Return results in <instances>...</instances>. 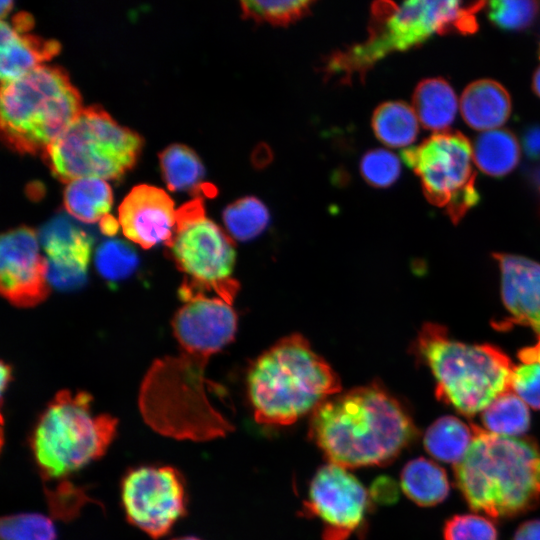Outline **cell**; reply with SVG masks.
Wrapping results in <instances>:
<instances>
[{
  "label": "cell",
  "mask_w": 540,
  "mask_h": 540,
  "mask_svg": "<svg viewBox=\"0 0 540 540\" xmlns=\"http://www.w3.org/2000/svg\"><path fill=\"white\" fill-rule=\"evenodd\" d=\"M11 378V368L3 361L1 362V392H5Z\"/></svg>",
  "instance_id": "7bdbcfd3"
},
{
  "label": "cell",
  "mask_w": 540,
  "mask_h": 540,
  "mask_svg": "<svg viewBox=\"0 0 540 540\" xmlns=\"http://www.w3.org/2000/svg\"><path fill=\"white\" fill-rule=\"evenodd\" d=\"M170 540H201V539L194 536H181V537L172 538Z\"/></svg>",
  "instance_id": "bcb514c9"
},
{
  "label": "cell",
  "mask_w": 540,
  "mask_h": 540,
  "mask_svg": "<svg viewBox=\"0 0 540 540\" xmlns=\"http://www.w3.org/2000/svg\"><path fill=\"white\" fill-rule=\"evenodd\" d=\"M209 356L182 350L152 364L139 393V409L156 432L178 440L206 441L232 431L210 402L205 378Z\"/></svg>",
  "instance_id": "5b68a950"
},
{
  "label": "cell",
  "mask_w": 540,
  "mask_h": 540,
  "mask_svg": "<svg viewBox=\"0 0 540 540\" xmlns=\"http://www.w3.org/2000/svg\"><path fill=\"white\" fill-rule=\"evenodd\" d=\"M313 2L306 0L242 1V15L257 22L287 25L309 13Z\"/></svg>",
  "instance_id": "4dcf8cb0"
},
{
  "label": "cell",
  "mask_w": 540,
  "mask_h": 540,
  "mask_svg": "<svg viewBox=\"0 0 540 540\" xmlns=\"http://www.w3.org/2000/svg\"><path fill=\"white\" fill-rule=\"evenodd\" d=\"M94 264L103 279L118 282L127 279L135 272L139 265V258L128 242L109 239L98 246Z\"/></svg>",
  "instance_id": "f546056e"
},
{
  "label": "cell",
  "mask_w": 540,
  "mask_h": 540,
  "mask_svg": "<svg viewBox=\"0 0 540 540\" xmlns=\"http://www.w3.org/2000/svg\"><path fill=\"white\" fill-rule=\"evenodd\" d=\"M513 540H540V520H530L521 524Z\"/></svg>",
  "instance_id": "ab89813d"
},
{
  "label": "cell",
  "mask_w": 540,
  "mask_h": 540,
  "mask_svg": "<svg viewBox=\"0 0 540 540\" xmlns=\"http://www.w3.org/2000/svg\"><path fill=\"white\" fill-rule=\"evenodd\" d=\"M423 440L426 451L432 457L456 465L472 443L473 429L457 417L443 416L430 425Z\"/></svg>",
  "instance_id": "d4e9b609"
},
{
  "label": "cell",
  "mask_w": 540,
  "mask_h": 540,
  "mask_svg": "<svg viewBox=\"0 0 540 540\" xmlns=\"http://www.w3.org/2000/svg\"><path fill=\"white\" fill-rule=\"evenodd\" d=\"M60 50L55 40L19 32L12 25L1 21L0 74L2 84L16 80L42 63L50 60Z\"/></svg>",
  "instance_id": "d6986e66"
},
{
  "label": "cell",
  "mask_w": 540,
  "mask_h": 540,
  "mask_svg": "<svg viewBox=\"0 0 540 540\" xmlns=\"http://www.w3.org/2000/svg\"><path fill=\"white\" fill-rule=\"evenodd\" d=\"M118 212L124 236L145 249L166 244L176 226L177 210L171 197L164 190L147 184L135 186Z\"/></svg>",
  "instance_id": "e0dca14e"
},
{
  "label": "cell",
  "mask_w": 540,
  "mask_h": 540,
  "mask_svg": "<svg viewBox=\"0 0 540 540\" xmlns=\"http://www.w3.org/2000/svg\"><path fill=\"white\" fill-rule=\"evenodd\" d=\"M411 416L377 383L329 397L312 412L308 436L329 463L384 466L417 437Z\"/></svg>",
  "instance_id": "6da1fadb"
},
{
  "label": "cell",
  "mask_w": 540,
  "mask_h": 540,
  "mask_svg": "<svg viewBox=\"0 0 540 540\" xmlns=\"http://www.w3.org/2000/svg\"><path fill=\"white\" fill-rule=\"evenodd\" d=\"M460 110L470 127L485 132L507 121L511 112V100L499 83L488 79L477 80L463 91Z\"/></svg>",
  "instance_id": "ffe728a7"
},
{
  "label": "cell",
  "mask_w": 540,
  "mask_h": 540,
  "mask_svg": "<svg viewBox=\"0 0 540 540\" xmlns=\"http://www.w3.org/2000/svg\"><path fill=\"white\" fill-rule=\"evenodd\" d=\"M445 540H497V530L487 518L476 514L455 515L444 526Z\"/></svg>",
  "instance_id": "d590c367"
},
{
  "label": "cell",
  "mask_w": 540,
  "mask_h": 540,
  "mask_svg": "<svg viewBox=\"0 0 540 540\" xmlns=\"http://www.w3.org/2000/svg\"><path fill=\"white\" fill-rule=\"evenodd\" d=\"M488 16L502 29L519 30L528 27L539 11V3L527 0H496L488 3Z\"/></svg>",
  "instance_id": "836d02e7"
},
{
  "label": "cell",
  "mask_w": 540,
  "mask_h": 540,
  "mask_svg": "<svg viewBox=\"0 0 540 540\" xmlns=\"http://www.w3.org/2000/svg\"><path fill=\"white\" fill-rule=\"evenodd\" d=\"M0 106L4 142L29 154H45L83 110L67 73L47 65L2 84Z\"/></svg>",
  "instance_id": "52a82bcc"
},
{
  "label": "cell",
  "mask_w": 540,
  "mask_h": 540,
  "mask_svg": "<svg viewBox=\"0 0 540 540\" xmlns=\"http://www.w3.org/2000/svg\"><path fill=\"white\" fill-rule=\"evenodd\" d=\"M1 540H56L51 518L36 512L4 516L0 523Z\"/></svg>",
  "instance_id": "1f68e13d"
},
{
  "label": "cell",
  "mask_w": 540,
  "mask_h": 540,
  "mask_svg": "<svg viewBox=\"0 0 540 540\" xmlns=\"http://www.w3.org/2000/svg\"><path fill=\"white\" fill-rule=\"evenodd\" d=\"M223 221L233 239L246 241L258 236L266 228L269 213L259 199L244 197L226 207Z\"/></svg>",
  "instance_id": "f1b7e54d"
},
{
  "label": "cell",
  "mask_w": 540,
  "mask_h": 540,
  "mask_svg": "<svg viewBox=\"0 0 540 540\" xmlns=\"http://www.w3.org/2000/svg\"><path fill=\"white\" fill-rule=\"evenodd\" d=\"M159 159L163 178L171 191L204 192L201 187L204 167L189 147L173 144L160 153Z\"/></svg>",
  "instance_id": "4316f807"
},
{
  "label": "cell",
  "mask_w": 540,
  "mask_h": 540,
  "mask_svg": "<svg viewBox=\"0 0 540 540\" xmlns=\"http://www.w3.org/2000/svg\"><path fill=\"white\" fill-rule=\"evenodd\" d=\"M47 260L40 253L39 237L21 226L0 239V291L6 300L21 308L43 302L50 291Z\"/></svg>",
  "instance_id": "5bb4252c"
},
{
  "label": "cell",
  "mask_w": 540,
  "mask_h": 540,
  "mask_svg": "<svg viewBox=\"0 0 540 540\" xmlns=\"http://www.w3.org/2000/svg\"><path fill=\"white\" fill-rule=\"evenodd\" d=\"M56 481L54 485L44 486L48 509L55 519L73 520L88 502H95L89 497L86 488L75 485L67 479Z\"/></svg>",
  "instance_id": "d6a6232c"
},
{
  "label": "cell",
  "mask_w": 540,
  "mask_h": 540,
  "mask_svg": "<svg viewBox=\"0 0 540 540\" xmlns=\"http://www.w3.org/2000/svg\"><path fill=\"white\" fill-rule=\"evenodd\" d=\"M99 227L102 233L112 236L118 231L120 224L114 217L107 215L99 222Z\"/></svg>",
  "instance_id": "b9f144b4"
},
{
  "label": "cell",
  "mask_w": 540,
  "mask_h": 540,
  "mask_svg": "<svg viewBox=\"0 0 540 540\" xmlns=\"http://www.w3.org/2000/svg\"><path fill=\"white\" fill-rule=\"evenodd\" d=\"M12 6H13V2L8 0V1H5V0H2L1 3H0V13H1V17L4 18L8 12L12 9Z\"/></svg>",
  "instance_id": "ee69618b"
},
{
  "label": "cell",
  "mask_w": 540,
  "mask_h": 540,
  "mask_svg": "<svg viewBox=\"0 0 540 540\" xmlns=\"http://www.w3.org/2000/svg\"><path fill=\"white\" fill-rule=\"evenodd\" d=\"M501 296L511 321L531 327L540 338V264L523 256L497 253Z\"/></svg>",
  "instance_id": "ac0fdd59"
},
{
  "label": "cell",
  "mask_w": 540,
  "mask_h": 540,
  "mask_svg": "<svg viewBox=\"0 0 540 540\" xmlns=\"http://www.w3.org/2000/svg\"><path fill=\"white\" fill-rule=\"evenodd\" d=\"M519 358L522 363H540V338L534 346L523 349Z\"/></svg>",
  "instance_id": "60d3db41"
},
{
  "label": "cell",
  "mask_w": 540,
  "mask_h": 540,
  "mask_svg": "<svg viewBox=\"0 0 540 540\" xmlns=\"http://www.w3.org/2000/svg\"><path fill=\"white\" fill-rule=\"evenodd\" d=\"M416 351L435 378L437 398L463 415L482 412L511 391L514 366L496 346L453 340L445 327L426 323Z\"/></svg>",
  "instance_id": "8992f818"
},
{
  "label": "cell",
  "mask_w": 540,
  "mask_h": 540,
  "mask_svg": "<svg viewBox=\"0 0 540 540\" xmlns=\"http://www.w3.org/2000/svg\"><path fill=\"white\" fill-rule=\"evenodd\" d=\"M400 483L406 496L420 506L441 503L450 490L445 470L423 457L406 463L401 471Z\"/></svg>",
  "instance_id": "603a6c76"
},
{
  "label": "cell",
  "mask_w": 540,
  "mask_h": 540,
  "mask_svg": "<svg viewBox=\"0 0 540 540\" xmlns=\"http://www.w3.org/2000/svg\"><path fill=\"white\" fill-rule=\"evenodd\" d=\"M369 497L346 468L328 462L314 474L302 512L305 517L322 520V540H346L365 520Z\"/></svg>",
  "instance_id": "4fadbf2b"
},
{
  "label": "cell",
  "mask_w": 540,
  "mask_h": 540,
  "mask_svg": "<svg viewBox=\"0 0 540 540\" xmlns=\"http://www.w3.org/2000/svg\"><path fill=\"white\" fill-rule=\"evenodd\" d=\"M248 395L258 423L289 425L341 391L335 371L299 334L282 338L250 366Z\"/></svg>",
  "instance_id": "3957f363"
},
{
  "label": "cell",
  "mask_w": 540,
  "mask_h": 540,
  "mask_svg": "<svg viewBox=\"0 0 540 540\" xmlns=\"http://www.w3.org/2000/svg\"><path fill=\"white\" fill-rule=\"evenodd\" d=\"M142 144L137 133L119 125L102 108L91 106L83 108L44 158L62 182L117 179L133 167Z\"/></svg>",
  "instance_id": "9c48e42d"
},
{
  "label": "cell",
  "mask_w": 540,
  "mask_h": 540,
  "mask_svg": "<svg viewBox=\"0 0 540 540\" xmlns=\"http://www.w3.org/2000/svg\"><path fill=\"white\" fill-rule=\"evenodd\" d=\"M185 274L181 299L212 291L232 304L239 283L232 278L236 252L233 238L207 218L201 197L177 209L176 226L165 244Z\"/></svg>",
  "instance_id": "30bf717a"
},
{
  "label": "cell",
  "mask_w": 540,
  "mask_h": 540,
  "mask_svg": "<svg viewBox=\"0 0 540 540\" xmlns=\"http://www.w3.org/2000/svg\"><path fill=\"white\" fill-rule=\"evenodd\" d=\"M418 117L404 102L391 101L379 105L372 117L376 137L389 147H404L418 135Z\"/></svg>",
  "instance_id": "484cf974"
},
{
  "label": "cell",
  "mask_w": 540,
  "mask_h": 540,
  "mask_svg": "<svg viewBox=\"0 0 540 540\" xmlns=\"http://www.w3.org/2000/svg\"><path fill=\"white\" fill-rule=\"evenodd\" d=\"M457 108L456 95L444 79H426L417 85L413 109L424 128L443 132L453 123Z\"/></svg>",
  "instance_id": "44dd1931"
},
{
  "label": "cell",
  "mask_w": 540,
  "mask_h": 540,
  "mask_svg": "<svg viewBox=\"0 0 540 540\" xmlns=\"http://www.w3.org/2000/svg\"><path fill=\"white\" fill-rule=\"evenodd\" d=\"M182 300L184 305L172 320L173 332L182 350L211 357L233 340L237 317L232 304L203 293Z\"/></svg>",
  "instance_id": "9a60e30c"
},
{
  "label": "cell",
  "mask_w": 540,
  "mask_h": 540,
  "mask_svg": "<svg viewBox=\"0 0 540 540\" xmlns=\"http://www.w3.org/2000/svg\"><path fill=\"white\" fill-rule=\"evenodd\" d=\"M120 492L128 522L154 539L167 535L187 513L185 479L169 465L129 469Z\"/></svg>",
  "instance_id": "7c38bea8"
},
{
  "label": "cell",
  "mask_w": 540,
  "mask_h": 540,
  "mask_svg": "<svg viewBox=\"0 0 540 540\" xmlns=\"http://www.w3.org/2000/svg\"><path fill=\"white\" fill-rule=\"evenodd\" d=\"M511 391L528 406L540 410V363H522L514 366Z\"/></svg>",
  "instance_id": "8d00e7d4"
},
{
  "label": "cell",
  "mask_w": 540,
  "mask_h": 540,
  "mask_svg": "<svg viewBox=\"0 0 540 540\" xmlns=\"http://www.w3.org/2000/svg\"><path fill=\"white\" fill-rule=\"evenodd\" d=\"M363 178L376 187H387L393 184L400 175L399 158L384 149L367 152L360 164Z\"/></svg>",
  "instance_id": "e575fe53"
},
{
  "label": "cell",
  "mask_w": 540,
  "mask_h": 540,
  "mask_svg": "<svg viewBox=\"0 0 540 540\" xmlns=\"http://www.w3.org/2000/svg\"><path fill=\"white\" fill-rule=\"evenodd\" d=\"M473 429L472 443L455 465L456 485L469 506L493 518L513 517L540 500V448L526 437Z\"/></svg>",
  "instance_id": "7a4b0ae2"
},
{
  "label": "cell",
  "mask_w": 540,
  "mask_h": 540,
  "mask_svg": "<svg viewBox=\"0 0 540 540\" xmlns=\"http://www.w3.org/2000/svg\"><path fill=\"white\" fill-rule=\"evenodd\" d=\"M535 180L540 183V167L534 171Z\"/></svg>",
  "instance_id": "7dc6e473"
},
{
  "label": "cell",
  "mask_w": 540,
  "mask_h": 540,
  "mask_svg": "<svg viewBox=\"0 0 540 540\" xmlns=\"http://www.w3.org/2000/svg\"><path fill=\"white\" fill-rule=\"evenodd\" d=\"M113 202L109 184L100 178H79L68 182L64 190V206L79 222L92 224L106 217Z\"/></svg>",
  "instance_id": "7402d4cb"
},
{
  "label": "cell",
  "mask_w": 540,
  "mask_h": 540,
  "mask_svg": "<svg viewBox=\"0 0 540 540\" xmlns=\"http://www.w3.org/2000/svg\"><path fill=\"white\" fill-rule=\"evenodd\" d=\"M369 495L377 503H391L397 497V489L390 478L379 477L373 482Z\"/></svg>",
  "instance_id": "74e56055"
},
{
  "label": "cell",
  "mask_w": 540,
  "mask_h": 540,
  "mask_svg": "<svg viewBox=\"0 0 540 540\" xmlns=\"http://www.w3.org/2000/svg\"><path fill=\"white\" fill-rule=\"evenodd\" d=\"M401 156L419 176L427 200L443 208L454 223L479 201L473 148L463 134L436 132Z\"/></svg>",
  "instance_id": "8fae6325"
},
{
  "label": "cell",
  "mask_w": 540,
  "mask_h": 540,
  "mask_svg": "<svg viewBox=\"0 0 540 540\" xmlns=\"http://www.w3.org/2000/svg\"><path fill=\"white\" fill-rule=\"evenodd\" d=\"M523 147L529 158H540V126L531 127L525 132Z\"/></svg>",
  "instance_id": "f35d334b"
},
{
  "label": "cell",
  "mask_w": 540,
  "mask_h": 540,
  "mask_svg": "<svg viewBox=\"0 0 540 540\" xmlns=\"http://www.w3.org/2000/svg\"><path fill=\"white\" fill-rule=\"evenodd\" d=\"M485 430L503 436L519 437L530 425L528 405L513 391L497 397L482 411Z\"/></svg>",
  "instance_id": "83f0119b"
},
{
  "label": "cell",
  "mask_w": 540,
  "mask_h": 540,
  "mask_svg": "<svg viewBox=\"0 0 540 540\" xmlns=\"http://www.w3.org/2000/svg\"><path fill=\"white\" fill-rule=\"evenodd\" d=\"M92 396L59 391L36 422L30 448L45 481L65 479L101 458L117 433L118 420L92 412Z\"/></svg>",
  "instance_id": "ba28073f"
},
{
  "label": "cell",
  "mask_w": 540,
  "mask_h": 540,
  "mask_svg": "<svg viewBox=\"0 0 540 540\" xmlns=\"http://www.w3.org/2000/svg\"><path fill=\"white\" fill-rule=\"evenodd\" d=\"M38 237L47 260L50 286L62 290L81 287L87 279L92 237L65 215L50 219Z\"/></svg>",
  "instance_id": "2e32d148"
},
{
  "label": "cell",
  "mask_w": 540,
  "mask_h": 540,
  "mask_svg": "<svg viewBox=\"0 0 540 540\" xmlns=\"http://www.w3.org/2000/svg\"><path fill=\"white\" fill-rule=\"evenodd\" d=\"M473 160L485 174L502 177L512 171L520 156L516 137L508 130L482 132L473 145Z\"/></svg>",
  "instance_id": "cb8c5ba5"
},
{
  "label": "cell",
  "mask_w": 540,
  "mask_h": 540,
  "mask_svg": "<svg viewBox=\"0 0 540 540\" xmlns=\"http://www.w3.org/2000/svg\"><path fill=\"white\" fill-rule=\"evenodd\" d=\"M533 89L535 93L540 97V67L536 70L533 77Z\"/></svg>",
  "instance_id": "f6af8a7d"
},
{
  "label": "cell",
  "mask_w": 540,
  "mask_h": 540,
  "mask_svg": "<svg viewBox=\"0 0 540 540\" xmlns=\"http://www.w3.org/2000/svg\"><path fill=\"white\" fill-rule=\"evenodd\" d=\"M486 2L458 0H413L396 4L378 1L371 7L368 38L337 51L328 60V69L342 82L366 72L395 51L417 46L435 33H473L476 13Z\"/></svg>",
  "instance_id": "277c9868"
}]
</instances>
